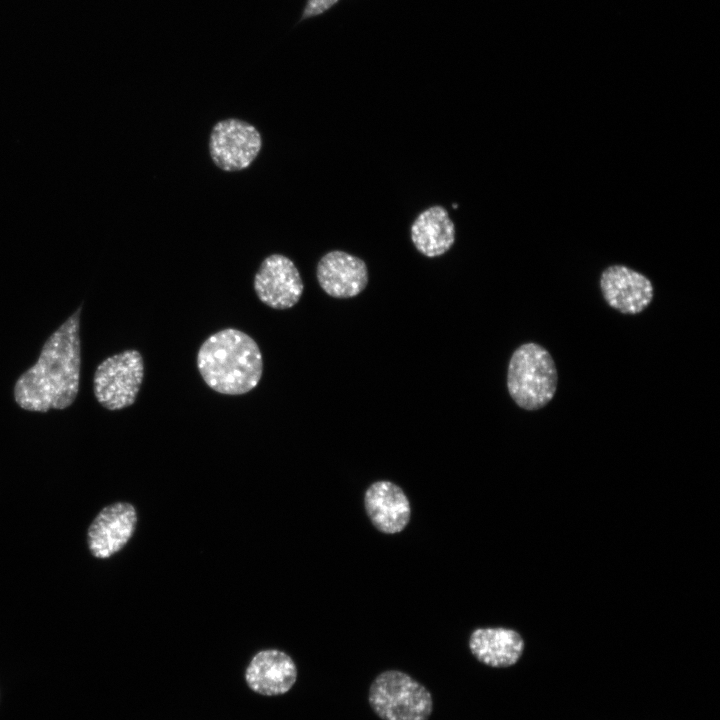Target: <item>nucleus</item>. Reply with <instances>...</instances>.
<instances>
[{
	"instance_id": "obj_1",
	"label": "nucleus",
	"mask_w": 720,
	"mask_h": 720,
	"mask_svg": "<svg viewBox=\"0 0 720 720\" xmlns=\"http://www.w3.org/2000/svg\"><path fill=\"white\" fill-rule=\"evenodd\" d=\"M81 309L79 306L48 337L35 364L15 381L13 397L21 409L46 413L74 403L80 385Z\"/></svg>"
},
{
	"instance_id": "obj_2",
	"label": "nucleus",
	"mask_w": 720,
	"mask_h": 720,
	"mask_svg": "<svg viewBox=\"0 0 720 720\" xmlns=\"http://www.w3.org/2000/svg\"><path fill=\"white\" fill-rule=\"evenodd\" d=\"M197 368L212 390L242 395L253 390L263 373L256 341L245 332L226 328L209 336L197 353Z\"/></svg>"
},
{
	"instance_id": "obj_3",
	"label": "nucleus",
	"mask_w": 720,
	"mask_h": 720,
	"mask_svg": "<svg viewBox=\"0 0 720 720\" xmlns=\"http://www.w3.org/2000/svg\"><path fill=\"white\" fill-rule=\"evenodd\" d=\"M557 384L555 362L543 346L529 342L515 349L508 364L507 389L520 408H543L553 399Z\"/></svg>"
},
{
	"instance_id": "obj_4",
	"label": "nucleus",
	"mask_w": 720,
	"mask_h": 720,
	"mask_svg": "<svg viewBox=\"0 0 720 720\" xmlns=\"http://www.w3.org/2000/svg\"><path fill=\"white\" fill-rule=\"evenodd\" d=\"M368 702L381 720H428L433 711L430 691L399 670H386L375 677Z\"/></svg>"
},
{
	"instance_id": "obj_5",
	"label": "nucleus",
	"mask_w": 720,
	"mask_h": 720,
	"mask_svg": "<svg viewBox=\"0 0 720 720\" xmlns=\"http://www.w3.org/2000/svg\"><path fill=\"white\" fill-rule=\"evenodd\" d=\"M144 378L142 355L128 349L111 355L96 367L93 392L97 402L115 411L134 404Z\"/></svg>"
},
{
	"instance_id": "obj_6",
	"label": "nucleus",
	"mask_w": 720,
	"mask_h": 720,
	"mask_svg": "<svg viewBox=\"0 0 720 720\" xmlns=\"http://www.w3.org/2000/svg\"><path fill=\"white\" fill-rule=\"evenodd\" d=\"M262 147V137L250 123L230 118L217 122L209 137V153L214 164L233 172L247 168Z\"/></svg>"
},
{
	"instance_id": "obj_7",
	"label": "nucleus",
	"mask_w": 720,
	"mask_h": 720,
	"mask_svg": "<svg viewBox=\"0 0 720 720\" xmlns=\"http://www.w3.org/2000/svg\"><path fill=\"white\" fill-rule=\"evenodd\" d=\"M254 290L262 303L273 309L285 310L298 303L304 285L290 258L272 254L262 261L255 274Z\"/></svg>"
},
{
	"instance_id": "obj_8",
	"label": "nucleus",
	"mask_w": 720,
	"mask_h": 720,
	"mask_svg": "<svg viewBox=\"0 0 720 720\" xmlns=\"http://www.w3.org/2000/svg\"><path fill=\"white\" fill-rule=\"evenodd\" d=\"M137 523L135 507L128 502H115L102 508L87 530L90 553L107 559L119 552L133 536Z\"/></svg>"
},
{
	"instance_id": "obj_9",
	"label": "nucleus",
	"mask_w": 720,
	"mask_h": 720,
	"mask_svg": "<svg viewBox=\"0 0 720 720\" xmlns=\"http://www.w3.org/2000/svg\"><path fill=\"white\" fill-rule=\"evenodd\" d=\"M606 303L625 315L643 312L652 302V282L640 272L624 265H611L603 270L599 280Z\"/></svg>"
},
{
	"instance_id": "obj_10",
	"label": "nucleus",
	"mask_w": 720,
	"mask_h": 720,
	"mask_svg": "<svg viewBox=\"0 0 720 720\" xmlns=\"http://www.w3.org/2000/svg\"><path fill=\"white\" fill-rule=\"evenodd\" d=\"M316 277L320 287L331 297L351 298L368 284L367 265L361 258L341 250H332L319 260Z\"/></svg>"
},
{
	"instance_id": "obj_11",
	"label": "nucleus",
	"mask_w": 720,
	"mask_h": 720,
	"mask_svg": "<svg viewBox=\"0 0 720 720\" xmlns=\"http://www.w3.org/2000/svg\"><path fill=\"white\" fill-rule=\"evenodd\" d=\"M297 666L286 652L279 649L258 651L245 669V682L253 692L263 696L283 695L297 680Z\"/></svg>"
},
{
	"instance_id": "obj_12",
	"label": "nucleus",
	"mask_w": 720,
	"mask_h": 720,
	"mask_svg": "<svg viewBox=\"0 0 720 720\" xmlns=\"http://www.w3.org/2000/svg\"><path fill=\"white\" fill-rule=\"evenodd\" d=\"M364 505L372 524L383 533H399L409 523V500L393 482L381 480L372 483L365 492Z\"/></svg>"
},
{
	"instance_id": "obj_13",
	"label": "nucleus",
	"mask_w": 720,
	"mask_h": 720,
	"mask_svg": "<svg viewBox=\"0 0 720 720\" xmlns=\"http://www.w3.org/2000/svg\"><path fill=\"white\" fill-rule=\"evenodd\" d=\"M525 643L515 630L504 627L477 628L469 638V649L481 663L506 668L518 662Z\"/></svg>"
},
{
	"instance_id": "obj_14",
	"label": "nucleus",
	"mask_w": 720,
	"mask_h": 720,
	"mask_svg": "<svg viewBox=\"0 0 720 720\" xmlns=\"http://www.w3.org/2000/svg\"><path fill=\"white\" fill-rule=\"evenodd\" d=\"M410 237L419 253L438 257L455 243V225L446 208L434 205L418 214L410 227Z\"/></svg>"
},
{
	"instance_id": "obj_15",
	"label": "nucleus",
	"mask_w": 720,
	"mask_h": 720,
	"mask_svg": "<svg viewBox=\"0 0 720 720\" xmlns=\"http://www.w3.org/2000/svg\"><path fill=\"white\" fill-rule=\"evenodd\" d=\"M338 0H308L304 17L316 16L334 5Z\"/></svg>"
}]
</instances>
